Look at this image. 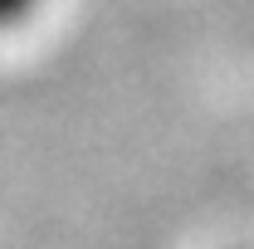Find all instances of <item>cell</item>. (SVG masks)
I'll use <instances>...</instances> for the list:
<instances>
[{
    "label": "cell",
    "mask_w": 254,
    "mask_h": 249,
    "mask_svg": "<svg viewBox=\"0 0 254 249\" xmlns=\"http://www.w3.org/2000/svg\"><path fill=\"white\" fill-rule=\"evenodd\" d=\"M34 5H39V0H0V30H5V25H20V20H30Z\"/></svg>",
    "instance_id": "cell-1"
}]
</instances>
